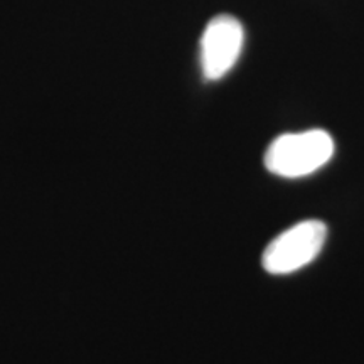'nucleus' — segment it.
Here are the masks:
<instances>
[{
  "instance_id": "obj_3",
  "label": "nucleus",
  "mask_w": 364,
  "mask_h": 364,
  "mask_svg": "<svg viewBox=\"0 0 364 364\" xmlns=\"http://www.w3.org/2000/svg\"><path fill=\"white\" fill-rule=\"evenodd\" d=\"M243 26L233 16H216L209 21L201 38V68L204 78L221 80L231 71L243 49Z\"/></svg>"
},
{
  "instance_id": "obj_2",
  "label": "nucleus",
  "mask_w": 364,
  "mask_h": 364,
  "mask_svg": "<svg viewBox=\"0 0 364 364\" xmlns=\"http://www.w3.org/2000/svg\"><path fill=\"white\" fill-rule=\"evenodd\" d=\"M327 238V228L322 221L307 220L277 236L265 248L262 265L272 275H287L297 272L321 253Z\"/></svg>"
},
{
  "instance_id": "obj_1",
  "label": "nucleus",
  "mask_w": 364,
  "mask_h": 364,
  "mask_svg": "<svg viewBox=\"0 0 364 364\" xmlns=\"http://www.w3.org/2000/svg\"><path fill=\"white\" fill-rule=\"evenodd\" d=\"M334 156V140L324 130H307L277 136L265 152L272 174L297 179L324 167Z\"/></svg>"
}]
</instances>
